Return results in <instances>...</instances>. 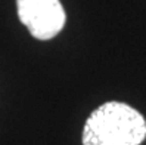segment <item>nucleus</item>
Masks as SVG:
<instances>
[{
	"mask_svg": "<svg viewBox=\"0 0 146 145\" xmlns=\"http://www.w3.org/2000/svg\"><path fill=\"white\" fill-rule=\"evenodd\" d=\"M145 139V117L133 107L118 101L96 108L83 129V145H140Z\"/></svg>",
	"mask_w": 146,
	"mask_h": 145,
	"instance_id": "obj_1",
	"label": "nucleus"
},
{
	"mask_svg": "<svg viewBox=\"0 0 146 145\" xmlns=\"http://www.w3.org/2000/svg\"><path fill=\"white\" fill-rule=\"evenodd\" d=\"M19 21L37 40H50L62 31L66 15L59 0H16Z\"/></svg>",
	"mask_w": 146,
	"mask_h": 145,
	"instance_id": "obj_2",
	"label": "nucleus"
}]
</instances>
